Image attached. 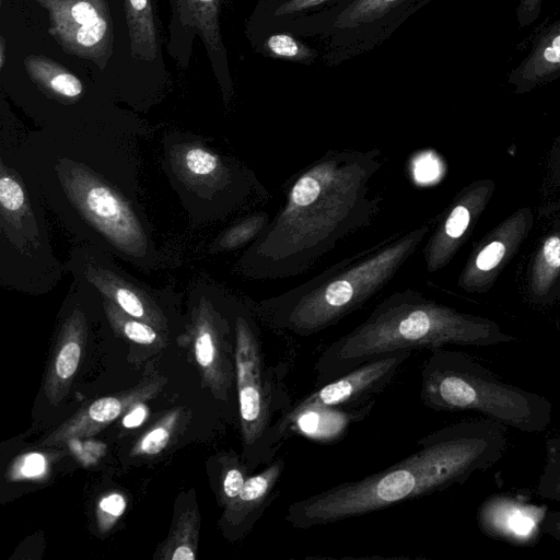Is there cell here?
<instances>
[{"label": "cell", "mask_w": 560, "mask_h": 560, "mask_svg": "<svg viewBox=\"0 0 560 560\" xmlns=\"http://www.w3.org/2000/svg\"><path fill=\"white\" fill-rule=\"evenodd\" d=\"M130 2L137 10H142L147 4V0H130Z\"/></svg>", "instance_id": "cell-38"}, {"label": "cell", "mask_w": 560, "mask_h": 560, "mask_svg": "<svg viewBox=\"0 0 560 560\" xmlns=\"http://www.w3.org/2000/svg\"><path fill=\"white\" fill-rule=\"evenodd\" d=\"M417 446L416 452L381 471L292 502L285 522L307 529L463 485L503 457L508 427L486 417L465 420L421 438Z\"/></svg>", "instance_id": "cell-3"}, {"label": "cell", "mask_w": 560, "mask_h": 560, "mask_svg": "<svg viewBox=\"0 0 560 560\" xmlns=\"http://www.w3.org/2000/svg\"><path fill=\"white\" fill-rule=\"evenodd\" d=\"M492 179H478L463 187L429 233L423 247V261L429 272L443 269L466 242L478 219L492 198Z\"/></svg>", "instance_id": "cell-15"}, {"label": "cell", "mask_w": 560, "mask_h": 560, "mask_svg": "<svg viewBox=\"0 0 560 560\" xmlns=\"http://www.w3.org/2000/svg\"><path fill=\"white\" fill-rule=\"evenodd\" d=\"M124 136L46 130L15 140V151L75 243L149 271L158 268L160 255L140 202L136 142Z\"/></svg>", "instance_id": "cell-1"}, {"label": "cell", "mask_w": 560, "mask_h": 560, "mask_svg": "<svg viewBox=\"0 0 560 560\" xmlns=\"http://www.w3.org/2000/svg\"><path fill=\"white\" fill-rule=\"evenodd\" d=\"M46 469V459L39 453H32L24 456L18 467L16 471L20 477H36L42 475Z\"/></svg>", "instance_id": "cell-31"}, {"label": "cell", "mask_w": 560, "mask_h": 560, "mask_svg": "<svg viewBox=\"0 0 560 560\" xmlns=\"http://www.w3.org/2000/svg\"><path fill=\"white\" fill-rule=\"evenodd\" d=\"M201 1H206V2H208V1H211V0H201Z\"/></svg>", "instance_id": "cell-39"}, {"label": "cell", "mask_w": 560, "mask_h": 560, "mask_svg": "<svg viewBox=\"0 0 560 560\" xmlns=\"http://www.w3.org/2000/svg\"><path fill=\"white\" fill-rule=\"evenodd\" d=\"M534 226V213L522 207L500 222L472 249L457 285L468 293H485L517 253Z\"/></svg>", "instance_id": "cell-14"}, {"label": "cell", "mask_w": 560, "mask_h": 560, "mask_svg": "<svg viewBox=\"0 0 560 560\" xmlns=\"http://www.w3.org/2000/svg\"><path fill=\"white\" fill-rule=\"evenodd\" d=\"M51 88L68 97L78 96L82 92L81 82L72 74H59L51 81Z\"/></svg>", "instance_id": "cell-33"}, {"label": "cell", "mask_w": 560, "mask_h": 560, "mask_svg": "<svg viewBox=\"0 0 560 560\" xmlns=\"http://www.w3.org/2000/svg\"><path fill=\"white\" fill-rule=\"evenodd\" d=\"M412 351H396L371 360L330 382L293 404L284 416L279 439L283 443L288 422L298 413L316 408L354 409L370 401L394 380Z\"/></svg>", "instance_id": "cell-12"}, {"label": "cell", "mask_w": 560, "mask_h": 560, "mask_svg": "<svg viewBox=\"0 0 560 560\" xmlns=\"http://www.w3.org/2000/svg\"><path fill=\"white\" fill-rule=\"evenodd\" d=\"M192 289L187 332L195 361L213 397L226 402L236 384L235 315L237 308L230 318L222 310L228 295L220 292L213 284L199 283Z\"/></svg>", "instance_id": "cell-10"}, {"label": "cell", "mask_w": 560, "mask_h": 560, "mask_svg": "<svg viewBox=\"0 0 560 560\" xmlns=\"http://www.w3.org/2000/svg\"><path fill=\"white\" fill-rule=\"evenodd\" d=\"M175 413L167 417L159 425L150 430L135 446L132 454L156 455L168 444L172 435V428L175 422Z\"/></svg>", "instance_id": "cell-29"}, {"label": "cell", "mask_w": 560, "mask_h": 560, "mask_svg": "<svg viewBox=\"0 0 560 560\" xmlns=\"http://www.w3.org/2000/svg\"><path fill=\"white\" fill-rule=\"evenodd\" d=\"M235 371L242 441L246 464H270L282 445L279 428L293 406L283 374L268 366L257 326L240 302L235 315Z\"/></svg>", "instance_id": "cell-8"}, {"label": "cell", "mask_w": 560, "mask_h": 560, "mask_svg": "<svg viewBox=\"0 0 560 560\" xmlns=\"http://www.w3.org/2000/svg\"><path fill=\"white\" fill-rule=\"evenodd\" d=\"M72 16L82 25H91L98 20L95 9L88 2L77 3L72 8Z\"/></svg>", "instance_id": "cell-36"}, {"label": "cell", "mask_w": 560, "mask_h": 560, "mask_svg": "<svg viewBox=\"0 0 560 560\" xmlns=\"http://www.w3.org/2000/svg\"><path fill=\"white\" fill-rule=\"evenodd\" d=\"M267 54L275 59L312 63L317 57L316 50L302 43L293 33L275 31L265 40Z\"/></svg>", "instance_id": "cell-26"}, {"label": "cell", "mask_w": 560, "mask_h": 560, "mask_svg": "<svg viewBox=\"0 0 560 560\" xmlns=\"http://www.w3.org/2000/svg\"><path fill=\"white\" fill-rule=\"evenodd\" d=\"M500 325L405 289L383 299L368 317L329 346L315 363L319 385L387 353L447 345L489 347L515 341Z\"/></svg>", "instance_id": "cell-4"}, {"label": "cell", "mask_w": 560, "mask_h": 560, "mask_svg": "<svg viewBox=\"0 0 560 560\" xmlns=\"http://www.w3.org/2000/svg\"><path fill=\"white\" fill-rule=\"evenodd\" d=\"M163 164L196 223L230 215L266 194L252 171L199 140H165Z\"/></svg>", "instance_id": "cell-9"}, {"label": "cell", "mask_w": 560, "mask_h": 560, "mask_svg": "<svg viewBox=\"0 0 560 560\" xmlns=\"http://www.w3.org/2000/svg\"><path fill=\"white\" fill-rule=\"evenodd\" d=\"M199 513L196 508L182 513L176 526L160 550L159 558L195 560L199 533Z\"/></svg>", "instance_id": "cell-24"}, {"label": "cell", "mask_w": 560, "mask_h": 560, "mask_svg": "<svg viewBox=\"0 0 560 560\" xmlns=\"http://www.w3.org/2000/svg\"><path fill=\"white\" fill-rule=\"evenodd\" d=\"M420 400L446 412H478L522 432L539 433L552 420L542 395L502 381L466 352L436 348L421 368Z\"/></svg>", "instance_id": "cell-6"}, {"label": "cell", "mask_w": 560, "mask_h": 560, "mask_svg": "<svg viewBox=\"0 0 560 560\" xmlns=\"http://www.w3.org/2000/svg\"><path fill=\"white\" fill-rule=\"evenodd\" d=\"M67 269L74 280L91 285L130 316L168 332V308L174 295L142 283L122 269L108 252L75 243L70 249Z\"/></svg>", "instance_id": "cell-11"}, {"label": "cell", "mask_w": 560, "mask_h": 560, "mask_svg": "<svg viewBox=\"0 0 560 560\" xmlns=\"http://www.w3.org/2000/svg\"><path fill=\"white\" fill-rule=\"evenodd\" d=\"M544 0H520L516 9V18L521 27H526L537 20L540 14Z\"/></svg>", "instance_id": "cell-32"}, {"label": "cell", "mask_w": 560, "mask_h": 560, "mask_svg": "<svg viewBox=\"0 0 560 560\" xmlns=\"http://www.w3.org/2000/svg\"><path fill=\"white\" fill-rule=\"evenodd\" d=\"M40 192L22 166L15 140H1L0 279L27 293L49 291L62 277L54 255Z\"/></svg>", "instance_id": "cell-7"}, {"label": "cell", "mask_w": 560, "mask_h": 560, "mask_svg": "<svg viewBox=\"0 0 560 560\" xmlns=\"http://www.w3.org/2000/svg\"><path fill=\"white\" fill-rule=\"evenodd\" d=\"M285 467L282 457H276L260 472L250 476L237 498L224 508L223 523L233 529V536L245 534L273 500Z\"/></svg>", "instance_id": "cell-20"}, {"label": "cell", "mask_w": 560, "mask_h": 560, "mask_svg": "<svg viewBox=\"0 0 560 560\" xmlns=\"http://www.w3.org/2000/svg\"><path fill=\"white\" fill-rule=\"evenodd\" d=\"M545 513L541 506L528 504L511 495L497 494L479 506L477 523L480 530L489 537L524 546L534 544L541 533L540 524Z\"/></svg>", "instance_id": "cell-18"}, {"label": "cell", "mask_w": 560, "mask_h": 560, "mask_svg": "<svg viewBox=\"0 0 560 560\" xmlns=\"http://www.w3.org/2000/svg\"><path fill=\"white\" fill-rule=\"evenodd\" d=\"M560 77V21L546 28L527 56L508 77L517 94L527 93Z\"/></svg>", "instance_id": "cell-21"}, {"label": "cell", "mask_w": 560, "mask_h": 560, "mask_svg": "<svg viewBox=\"0 0 560 560\" xmlns=\"http://www.w3.org/2000/svg\"><path fill=\"white\" fill-rule=\"evenodd\" d=\"M106 23L98 19L94 24L83 25L78 32V42L83 46H93L105 34Z\"/></svg>", "instance_id": "cell-34"}, {"label": "cell", "mask_w": 560, "mask_h": 560, "mask_svg": "<svg viewBox=\"0 0 560 560\" xmlns=\"http://www.w3.org/2000/svg\"><path fill=\"white\" fill-rule=\"evenodd\" d=\"M537 494L560 503V444L550 446L537 483Z\"/></svg>", "instance_id": "cell-28"}, {"label": "cell", "mask_w": 560, "mask_h": 560, "mask_svg": "<svg viewBox=\"0 0 560 560\" xmlns=\"http://www.w3.org/2000/svg\"><path fill=\"white\" fill-rule=\"evenodd\" d=\"M271 217L265 211L256 212L225 230L210 245V253L236 249L258 237L267 228Z\"/></svg>", "instance_id": "cell-25"}, {"label": "cell", "mask_w": 560, "mask_h": 560, "mask_svg": "<svg viewBox=\"0 0 560 560\" xmlns=\"http://www.w3.org/2000/svg\"><path fill=\"white\" fill-rule=\"evenodd\" d=\"M417 0H353L332 22L330 37L332 59L348 57L371 48L400 23Z\"/></svg>", "instance_id": "cell-13"}, {"label": "cell", "mask_w": 560, "mask_h": 560, "mask_svg": "<svg viewBox=\"0 0 560 560\" xmlns=\"http://www.w3.org/2000/svg\"><path fill=\"white\" fill-rule=\"evenodd\" d=\"M541 533L560 542V511H547L540 524Z\"/></svg>", "instance_id": "cell-35"}, {"label": "cell", "mask_w": 560, "mask_h": 560, "mask_svg": "<svg viewBox=\"0 0 560 560\" xmlns=\"http://www.w3.org/2000/svg\"><path fill=\"white\" fill-rule=\"evenodd\" d=\"M97 294L101 311L107 324L116 335L141 346L154 348L166 346L168 332L162 331L141 319L130 316L98 292Z\"/></svg>", "instance_id": "cell-22"}, {"label": "cell", "mask_w": 560, "mask_h": 560, "mask_svg": "<svg viewBox=\"0 0 560 560\" xmlns=\"http://www.w3.org/2000/svg\"><path fill=\"white\" fill-rule=\"evenodd\" d=\"M84 302V288L73 280L67 299L68 312L61 322L44 382V393L51 406L65 399L82 360L89 336Z\"/></svg>", "instance_id": "cell-16"}, {"label": "cell", "mask_w": 560, "mask_h": 560, "mask_svg": "<svg viewBox=\"0 0 560 560\" xmlns=\"http://www.w3.org/2000/svg\"><path fill=\"white\" fill-rule=\"evenodd\" d=\"M560 276V233L549 234L535 254L529 272V293L534 299L547 296Z\"/></svg>", "instance_id": "cell-23"}, {"label": "cell", "mask_w": 560, "mask_h": 560, "mask_svg": "<svg viewBox=\"0 0 560 560\" xmlns=\"http://www.w3.org/2000/svg\"><path fill=\"white\" fill-rule=\"evenodd\" d=\"M431 232L430 224L393 234L318 275L265 299L260 316L275 329L308 337L361 308L396 277Z\"/></svg>", "instance_id": "cell-5"}, {"label": "cell", "mask_w": 560, "mask_h": 560, "mask_svg": "<svg viewBox=\"0 0 560 560\" xmlns=\"http://www.w3.org/2000/svg\"><path fill=\"white\" fill-rule=\"evenodd\" d=\"M126 500L120 493H109L102 498L96 508L97 527L102 534L107 533L122 515Z\"/></svg>", "instance_id": "cell-30"}, {"label": "cell", "mask_w": 560, "mask_h": 560, "mask_svg": "<svg viewBox=\"0 0 560 560\" xmlns=\"http://www.w3.org/2000/svg\"><path fill=\"white\" fill-rule=\"evenodd\" d=\"M164 383V378L156 377L118 395L95 399L47 435L42 442L43 445L52 446L98 433L125 411L154 397Z\"/></svg>", "instance_id": "cell-17"}, {"label": "cell", "mask_w": 560, "mask_h": 560, "mask_svg": "<svg viewBox=\"0 0 560 560\" xmlns=\"http://www.w3.org/2000/svg\"><path fill=\"white\" fill-rule=\"evenodd\" d=\"M353 0H271V32L287 31L295 35H325L334 20Z\"/></svg>", "instance_id": "cell-19"}, {"label": "cell", "mask_w": 560, "mask_h": 560, "mask_svg": "<svg viewBox=\"0 0 560 560\" xmlns=\"http://www.w3.org/2000/svg\"><path fill=\"white\" fill-rule=\"evenodd\" d=\"M249 477L246 463L234 455L224 456L221 478V502L224 508L237 498Z\"/></svg>", "instance_id": "cell-27"}, {"label": "cell", "mask_w": 560, "mask_h": 560, "mask_svg": "<svg viewBox=\"0 0 560 560\" xmlns=\"http://www.w3.org/2000/svg\"><path fill=\"white\" fill-rule=\"evenodd\" d=\"M381 152L331 150L303 168L265 231L240 257L242 275L279 280L303 275L349 235L372 224L381 196L372 183Z\"/></svg>", "instance_id": "cell-2"}, {"label": "cell", "mask_w": 560, "mask_h": 560, "mask_svg": "<svg viewBox=\"0 0 560 560\" xmlns=\"http://www.w3.org/2000/svg\"><path fill=\"white\" fill-rule=\"evenodd\" d=\"M149 409L140 402L132 407L122 418V425L127 429H132L140 425L148 417Z\"/></svg>", "instance_id": "cell-37"}]
</instances>
